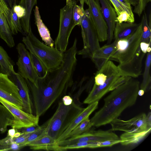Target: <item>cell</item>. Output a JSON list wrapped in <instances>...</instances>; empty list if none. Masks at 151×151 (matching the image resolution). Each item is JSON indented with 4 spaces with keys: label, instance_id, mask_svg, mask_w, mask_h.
I'll return each instance as SVG.
<instances>
[{
    "label": "cell",
    "instance_id": "6da1fadb",
    "mask_svg": "<svg viewBox=\"0 0 151 151\" xmlns=\"http://www.w3.org/2000/svg\"><path fill=\"white\" fill-rule=\"evenodd\" d=\"M77 46L75 40L71 47L64 53L60 65L48 70L43 78L38 77L36 86L25 79L32 96L36 116L40 117L45 113L73 84L77 62Z\"/></svg>",
    "mask_w": 151,
    "mask_h": 151
},
{
    "label": "cell",
    "instance_id": "7a4b0ae2",
    "mask_svg": "<svg viewBox=\"0 0 151 151\" xmlns=\"http://www.w3.org/2000/svg\"><path fill=\"white\" fill-rule=\"evenodd\" d=\"M140 82L131 78L113 90L104 99L102 107L90 119L93 126L104 125L118 118L127 108L135 103Z\"/></svg>",
    "mask_w": 151,
    "mask_h": 151
},
{
    "label": "cell",
    "instance_id": "3957f363",
    "mask_svg": "<svg viewBox=\"0 0 151 151\" xmlns=\"http://www.w3.org/2000/svg\"><path fill=\"white\" fill-rule=\"evenodd\" d=\"M151 118L150 114L142 113L127 120L117 118L110 124L113 131L124 132L119 138L123 145H127L138 143L150 132Z\"/></svg>",
    "mask_w": 151,
    "mask_h": 151
},
{
    "label": "cell",
    "instance_id": "277c9868",
    "mask_svg": "<svg viewBox=\"0 0 151 151\" xmlns=\"http://www.w3.org/2000/svg\"><path fill=\"white\" fill-rule=\"evenodd\" d=\"M83 109L73 100L69 105H64L62 101L59 102L55 112L47 121L45 134L56 141Z\"/></svg>",
    "mask_w": 151,
    "mask_h": 151
},
{
    "label": "cell",
    "instance_id": "5b68a950",
    "mask_svg": "<svg viewBox=\"0 0 151 151\" xmlns=\"http://www.w3.org/2000/svg\"><path fill=\"white\" fill-rule=\"evenodd\" d=\"M22 40L26 48L38 57L48 70L57 68L62 63L64 53L41 42L33 34L31 27L29 33L22 37Z\"/></svg>",
    "mask_w": 151,
    "mask_h": 151
},
{
    "label": "cell",
    "instance_id": "8992f818",
    "mask_svg": "<svg viewBox=\"0 0 151 151\" xmlns=\"http://www.w3.org/2000/svg\"><path fill=\"white\" fill-rule=\"evenodd\" d=\"M142 32L141 22L136 30L131 36L125 39L114 40L115 49L110 60L116 61L119 64H124L130 60L140 45Z\"/></svg>",
    "mask_w": 151,
    "mask_h": 151
},
{
    "label": "cell",
    "instance_id": "52a82bcc",
    "mask_svg": "<svg viewBox=\"0 0 151 151\" xmlns=\"http://www.w3.org/2000/svg\"><path fill=\"white\" fill-rule=\"evenodd\" d=\"M76 1L71 0L60 9L58 33L55 41V47L63 53L66 50L68 40L75 25L73 10Z\"/></svg>",
    "mask_w": 151,
    "mask_h": 151
},
{
    "label": "cell",
    "instance_id": "ba28073f",
    "mask_svg": "<svg viewBox=\"0 0 151 151\" xmlns=\"http://www.w3.org/2000/svg\"><path fill=\"white\" fill-rule=\"evenodd\" d=\"M80 25L83 47L81 50L77 51V54L84 58H91L94 52L100 47L97 31L88 9L84 10Z\"/></svg>",
    "mask_w": 151,
    "mask_h": 151
},
{
    "label": "cell",
    "instance_id": "9c48e42d",
    "mask_svg": "<svg viewBox=\"0 0 151 151\" xmlns=\"http://www.w3.org/2000/svg\"><path fill=\"white\" fill-rule=\"evenodd\" d=\"M131 77L122 76L118 69L112 74L102 85H93L84 104H90L98 101L106 93L111 91L129 80Z\"/></svg>",
    "mask_w": 151,
    "mask_h": 151
},
{
    "label": "cell",
    "instance_id": "30bf717a",
    "mask_svg": "<svg viewBox=\"0 0 151 151\" xmlns=\"http://www.w3.org/2000/svg\"><path fill=\"white\" fill-rule=\"evenodd\" d=\"M16 49L18 53V59L16 63L18 73L36 86L38 77L33 66L30 52L24 44L21 43L17 45Z\"/></svg>",
    "mask_w": 151,
    "mask_h": 151
},
{
    "label": "cell",
    "instance_id": "8fae6325",
    "mask_svg": "<svg viewBox=\"0 0 151 151\" xmlns=\"http://www.w3.org/2000/svg\"><path fill=\"white\" fill-rule=\"evenodd\" d=\"M0 103L5 106L13 115L14 119L12 128L19 129L32 126L38 125L39 117L25 112L0 97Z\"/></svg>",
    "mask_w": 151,
    "mask_h": 151
},
{
    "label": "cell",
    "instance_id": "7c38bea8",
    "mask_svg": "<svg viewBox=\"0 0 151 151\" xmlns=\"http://www.w3.org/2000/svg\"><path fill=\"white\" fill-rule=\"evenodd\" d=\"M91 19L97 31L99 42L107 40L108 27L104 18L98 0H85Z\"/></svg>",
    "mask_w": 151,
    "mask_h": 151
},
{
    "label": "cell",
    "instance_id": "4fadbf2b",
    "mask_svg": "<svg viewBox=\"0 0 151 151\" xmlns=\"http://www.w3.org/2000/svg\"><path fill=\"white\" fill-rule=\"evenodd\" d=\"M0 97L22 110V102L17 86L7 75L1 72H0Z\"/></svg>",
    "mask_w": 151,
    "mask_h": 151
},
{
    "label": "cell",
    "instance_id": "5bb4252c",
    "mask_svg": "<svg viewBox=\"0 0 151 151\" xmlns=\"http://www.w3.org/2000/svg\"><path fill=\"white\" fill-rule=\"evenodd\" d=\"M111 129L106 130H89L70 139L72 144L83 142H99L120 139Z\"/></svg>",
    "mask_w": 151,
    "mask_h": 151
},
{
    "label": "cell",
    "instance_id": "9a60e30c",
    "mask_svg": "<svg viewBox=\"0 0 151 151\" xmlns=\"http://www.w3.org/2000/svg\"><path fill=\"white\" fill-rule=\"evenodd\" d=\"M9 77L18 88L22 102V110L27 113L32 114L33 104L30 97L29 88L25 79L16 72Z\"/></svg>",
    "mask_w": 151,
    "mask_h": 151
},
{
    "label": "cell",
    "instance_id": "2e32d148",
    "mask_svg": "<svg viewBox=\"0 0 151 151\" xmlns=\"http://www.w3.org/2000/svg\"><path fill=\"white\" fill-rule=\"evenodd\" d=\"M145 54L141 50L140 45L133 58L129 61L117 67L122 76L136 78L141 75L142 63Z\"/></svg>",
    "mask_w": 151,
    "mask_h": 151
},
{
    "label": "cell",
    "instance_id": "e0dca14e",
    "mask_svg": "<svg viewBox=\"0 0 151 151\" xmlns=\"http://www.w3.org/2000/svg\"><path fill=\"white\" fill-rule=\"evenodd\" d=\"M104 18L108 27L106 45L110 44L113 39L116 14L114 8L109 0H98Z\"/></svg>",
    "mask_w": 151,
    "mask_h": 151
},
{
    "label": "cell",
    "instance_id": "ac0fdd59",
    "mask_svg": "<svg viewBox=\"0 0 151 151\" xmlns=\"http://www.w3.org/2000/svg\"><path fill=\"white\" fill-rule=\"evenodd\" d=\"M31 133H22L17 129L14 135L7 134L0 139V151L19 150L24 147L23 144Z\"/></svg>",
    "mask_w": 151,
    "mask_h": 151
},
{
    "label": "cell",
    "instance_id": "d6986e66",
    "mask_svg": "<svg viewBox=\"0 0 151 151\" xmlns=\"http://www.w3.org/2000/svg\"><path fill=\"white\" fill-rule=\"evenodd\" d=\"M99 101H96L89 104L73 120L70 124L58 137L56 142L65 139L69 133L83 121L88 117L98 107Z\"/></svg>",
    "mask_w": 151,
    "mask_h": 151
},
{
    "label": "cell",
    "instance_id": "ffe728a7",
    "mask_svg": "<svg viewBox=\"0 0 151 151\" xmlns=\"http://www.w3.org/2000/svg\"><path fill=\"white\" fill-rule=\"evenodd\" d=\"M115 49V42L106 45L96 50L91 58L99 70L107 61Z\"/></svg>",
    "mask_w": 151,
    "mask_h": 151
},
{
    "label": "cell",
    "instance_id": "44dd1931",
    "mask_svg": "<svg viewBox=\"0 0 151 151\" xmlns=\"http://www.w3.org/2000/svg\"><path fill=\"white\" fill-rule=\"evenodd\" d=\"M140 24L134 22H116L113 34L114 40L125 39L131 36L135 32Z\"/></svg>",
    "mask_w": 151,
    "mask_h": 151
},
{
    "label": "cell",
    "instance_id": "7402d4cb",
    "mask_svg": "<svg viewBox=\"0 0 151 151\" xmlns=\"http://www.w3.org/2000/svg\"><path fill=\"white\" fill-rule=\"evenodd\" d=\"M35 24L42 40L46 45L53 47L55 41L51 37L50 31L43 22L39 11V8L36 6L34 10Z\"/></svg>",
    "mask_w": 151,
    "mask_h": 151
},
{
    "label": "cell",
    "instance_id": "603a6c76",
    "mask_svg": "<svg viewBox=\"0 0 151 151\" xmlns=\"http://www.w3.org/2000/svg\"><path fill=\"white\" fill-rule=\"evenodd\" d=\"M55 140L50 136L45 134L28 143L27 146L33 150H52L55 145Z\"/></svg>",
    "mask_w": 151,
    "mask_h": 151
},
{
    "label": "cell",
    "instance_id": "cb8c5ba5",
    "mask_svg": "<svg viewBox=\"0 0 151 151\" xmlns=\"http://www.w3.org/2000/svg\"><path fill=\"white\" fill-rule=\"evenodd\" d=\"M37 3V0H20L19 3V4L24 7L26 11L25 16L20 20L22 29L25 34H27L29 32L32 10Z\"/></svg>",
    "mask_w": 151,
    "mask_h": 151
},
{
    "label": "cell",
    "instance_id": "d4e9b609",
    "mask_svg": "<svg viewBox=\"0 0 151 151\" xmlns=\"http://www.w3.org/2000/svg\"><path fill=\"white\" fill-rule=\"evenodd\" d=\"M0 37L9 47L12 48L15 46L13 35L7 20L4 17H0Z\"/></svg>",
    "mask_w": 151,
    "mask_h": 151
},
{
    "label": "cell",
    "instance_id": "484cf974",
    "mask_svg": "<svg viewBox=\"0 0 151 151\" xmlns=\"http://www.w3.org/2000/svg\"><path fill=\"white\" fill-rule=\"evenodd\" d=\"M0 64L1 73L9 76L15 73L14 63L4 48L0 45Z\"/></svg>",
    "mask_w": 151,
    "mask_h": 151
},
{
    "label": "cell",
    "instance_id": "4316f807",
    "mask_svg": "<svg viewBox=\"0 0 151 151\" xmlns=\"http://www.w3.org/2000/svg\"><path fill=\"white\" fill-rule=\"evenodd\" d=\"M14 119V116L9 110L4 105L1 103L0 104L1 133H4L7 130V127L9 126H11Z\"/></svg>",
    "mask_w": 151,
    "mask_h": 151
},
{
    "label": "cell",
    "instance_id": "83f0119b",
    "mask_svg": "<svg viewBox=\"0 0 151 151\" xmlns=\"http://www.w3.org/2000/svg\"><path fill=\"white\" fill-rule=\"evenodd\" d=\"M145 62V70L143 74V80L140 85V89L145 92L151 88V77L150 74V68L151 61V51L147 52Z\"/></svg>",
    "mask_w": 151,
    "mask_h": 151
},
{
    "label": "cell",
    "instance_id": "f1b7e54d",
    "mask_svg": "<svg viewBox=\"0 0 151 151\" xmlns=\"http://www.w3.org/2000/svg\"><path fill=\"white\" fill-rule=\"evenodd\" d=\"M20 20V19L14 12L12 7L11 9L8 23L13 35H16L19 32H20L24 35Z\"/></svg>",
    "mask_w": 151,
    "mask_h": 151
},
{
    "label": "cell",
    "instance_id": "f546056e",
    "mask_svg": "<svg viewBox=\"0 0 151 151\" xmlns=\"http://www.w3.org/2000/svg\"><path fill=\"white\" fill-rule=\"evenodd\" d=\"M93 124L88 117L74 129L69 133L66 139L85 133L90 130Z\"/></svg>",
    "mask_w": 151,
    "mask_h": 151
},
{
    "label": "cell",
    "instance_id": "4dcf8cb0",
    "mask_svg": "<svg viewBox=\"0 0 151 151\" xmlns=\"http://www.w3.org/2000/svg\"><path fill=\"white\" fill-rule=\"evenodd\" d=\"M141 22L142 24V32L141 42L147 43H151V27L149 25L147 16L144 12Z\"/></svg>",
    "mask_w": 151,
    "mask_h": 151
},
{
    "label": "cell",
    "instance_id": "1f68e13d",
    "mask_svg": "<svg viewBox=\"0 0 151 151\" xmlns=\"http://www.w3.org/2000/svg\"><path fill=\"white\" fill-rule=\"evenodd\" d=\"M30 54L33 66L38 78H43L46 75L48 70L42 61L38 57L32 53H30Z\"/></svg>",
    "mask_w": 151,
    "mask_h": 151
},
{
    "label": "cell",
    "instance_id": "d6a6232c",
    "mask_svg": "<svg viewBox=\"0 0 151 151\" xmlns=\"http://www.w3.org/2000/svg\"><path fill=\"white\" fill-rule=\"evenodd\" d=\"M80 6L76 4L73 10V17L75 25H80L81 20L84 14L83 8L85 0H79Z\"/></svg>",
    "mask_w": 151,
    "mask_h": 151
},
{
    "label": "cell",
    "instance_id": "836d02e7",
    "mask_svg": "<svg viewBox=\"0 0 151 151\" xmlns=\"http://www.w3.org/2000/svg\"><path fill=\"white\" fill-rule=\"evenodd\" d=\"M47 121L35 131L32 132L27 138L24 144V147L27 146L30 142L37 139L45 134L46 128L47 126Z\"/></svg>",
    "mask_w": 151,
    "mask_h": 151
},
{
    "label": "cell",
    "instance_id": "e575fe53",
    "mask_svg": "<svg viewBox=\"0 0 151 151\" xmlns=\"http://www.w3.org/2000/svg\"><path fill=\"white\" fill-rule=\"evenodd\" d=\"M109 0L113 6L117 16L122 12L125 11L127 12L132 18L134 19L132 7H127L119 0Z\"/></svg>",
    "mask_w": 151,
    "mask_h": 151
},
{
    "label": "cell",
    "instance_id": "d590c367",
    "mask_svg": "<svg viewBox=\"0 0 151 151\" xmlns=\"http://www.w3.org/2000/svg\"><path fill=\"white\" fill-rule=\"evenodd\" d=\"M11 9L5 1L0 0V17H4L9 21Z\"/></svg>",
    "mask_w": 151,
    "mask_h": 151
},
{
    "label": "cell",
    "instance_id": "8d00e7d4",
    "mask_svg": "<svg viewBox=\"0 0 151 151\" xmlns=\"http://www.w3.org/2000/svg\"><path fill=\"white\" fill-rule=\"evenodd\" d=\"M134 21V19L132 18L130 15L126 11H123L121 12L115 20L116 22L119 23L122 22L133 23Z\"/></svg>",
    "mask_w": 151,
    "mask_h": 151
},
{
    "label": "cell",
    "instance_id": "74e56055",
    "mask_svg": "<svg viewBox=\"0 0 151 151\" xmlns=\"http://www.w3.org/2000/svg\"><path fill=\"white\" fill-rule=\"evenodd\" d=\"M14 12L20 19L24 17L26 14L25 9L19 5H14L12 7Z\"/></svg>",
    "mask_w": 151,
    "mask_h": 151
},
{
    "label": "cell",
    "instance_id": "f35d334b",
    "mask_svg": "<svg viewBox=\"0 0 151 151\" xmlns=\"http://www.w3.org/2000/svg\"><path fill=\"white\" fill-rule=\"evenodd\" d=\"M40 126L36 125L24 127L20 129H18V131L22 132L25 133H29L32 132L37 129L40 127Z\"/></svg>",
    "mask_w": 151,
    "mask_h": 151
},
{
    "label": "cell",
    "instance_id": "ab89813d",
    "mask_svg": "<svg viewBox=\"0 0 151 151\" xmlns=\"http://www.w3.org/2000/svg\"><path fill=\"white\" fill-rule=\"evenodd\" d=\"M73 101L72 98L69 96L66 95L63 97L62 101L65 105H69L72 104Z\"/></svg>",
    "mask_w": 151,
    "mask_h": 151
},
{
    "label": "cell",
    "instance_id": "60d3db41",
    "mask_svg": "<svg viewBox=\"0 0 151 151\" xmlns=\"http://www.w3.org/2000/svg\"><path fill=\"white\" fill-rule=\"evenodd\" d=\"M151 43H147L146 42H141L140 44V47L141 51L145 54L147 52V50L148 47L151 46Z\"/></svg>",
    "mask_w": 151,
    "mask_h": 151
},
{
    "label": "cell",
    "instance_id": "b9f144b4",
    "mask_svg": "<svg viewBox=\"0 0 151 151\" xmlns=\"http://www.w3.org/2000/svg\"><path fill=\"white\" fill-rule=\"evenodd\" d=\"M9 7L12 8L14 5L16 4L17 0H5Z\"/></svg>",
    "mask_w": 151,
    "mask_h": 151
},
{
    "label": "cell",
    "instance_id": "7bdbcfd3",
    "mask_svg": "<svg viewBox=\"0 0 151 151\" xmlns=\"http://www.w3.org/2000/svg\"><path fill=\"white\" fill-rule=\"evenodd\" d=\"M131 5L135 6L139 3V0H126Z\"/></svg>",
    "mask_w": 151,
    "mask_h": 151
},
{
    "label": "cell",
    "instance_id": "ee69618b",
    "mask_svg": "<svg viewBox=\"0 0 151 151\" xmlns=\"http://www.w3.org/2000/svg\"><path fill=\"white\" fill-rule=\"evenodd\" d=\"M119 0L127 7L131 8V5L126 0Z\"/></svg>",
    "mask_w": 151,
    "mask_h": 151
},
{
    "label": "cell",
    "instance_id": "f6af8a7d",
    "mask_svg": "<svg viewBox=\"0 0 151 151\" xmlns=\"http://www.w3.org/2000/svg\"><path fill=\"white\" fill-rule=\"evenodd\" d=\"M145 92V91L143 90L139 89L138 92V95L142 96L144 94Z\"/></svg>",
    "mask_w": 151,
    "mask_h": 151
},
{
    "label": "cell",
    "instance_id": "bcb514c9",
    "mask_svg": "<svg viewBox=\"0 0 151 151\" xmlns=\"http://www.w3.org/2000/svg\"><path fill=\"white\" fill-rule=\"evenodd\" d=\"M71 0H66V4L68 3Z\"/></svg>",
    "mask_w": 151,
    "mask_h": 151
},
{
    "label": "cell",
    "instance_id": "7dc6e473",
    "mask_svg": "<svg viewBox=\"0 0 151 151\" xmlns=\"http://www.w3.org/2000/svg\"><path fill=\"white\" fill-rule=\"evenodd\" d=\"M1 65L0 64V72H1Z\"/></svg>",
    "mask_w": 151,
    "mask_h": 151
}]
</instances>
